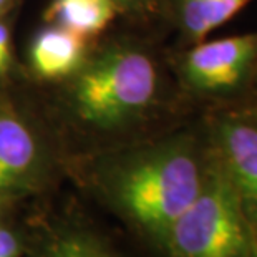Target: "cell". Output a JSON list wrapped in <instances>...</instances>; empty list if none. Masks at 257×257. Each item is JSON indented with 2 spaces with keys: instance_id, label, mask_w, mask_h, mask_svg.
Segmentation results:
<instances>
[{
  "instance_id": "obj_1",
  "label": "cell",
  "mask_w": 257,
  "mask_h": 257,
  "mask_svg": "<svg viewBox=\"0 0 257 257\" xmlns=\"http://www.w3.org/2000/svg\"><path fill=\"white\" fill-rule=\"evenodd\" d=\"M209 163L206 133H176L124 155L108 174V194L128 222L161 247L199 194Z\"/></svg>"
},
{
  "instance_id": "obj_2",
  "label": "cell",
  "mask_w": 257,
  "mask_h": 257,
  "mask_svg": "<svg viewBox=\"0 0 257 257\" xmlns=\"http://www.w3.org/2000/svg\"><path fill=\"white\" fill-rule=\"evenodd\" d=\"M161 91V72L151 53L135 45H116L78 68L73 105L83 121L113 130L146 118Z\"/></svg>"
},
{
  "instance_id": "obj_3",
  "label": "cell",
  "mask_w": 257,
  "mask_h": 257,
  "mask_svg": "<svg viewBox=\"0 0 257 257\" xmlns=\"http://www.w3.org/2000/svg\"><path fill=\"white\" fill-rule=\"evenodd\" d=\"M254 229L211 148L204 184L178 217L161 250L168 257H249Z\"/></svg>"
},
{
  "instance_id": "obj_4",
  "label": "cell",
  "mask_w": 257,
  "mask_h": 257,
  "mask_svg": "<svg viewBox=\"0 0 257 257\" xmlns=\"http://www.w3.org/2000/svg\"><path fill=\"white\" fill-rule=\"evenodd\" d=\"M178 72L184 90L198 98L226 105L247 101L257 83V30L193 43Z\"/></svg>"
},
{
  "instance_id": "obj_5",
  "label": "cell",
  "mask_w": 257,
  "mask_h": 257,
  "mask_svg": "<svg viewBox=\"0 0 257 257\" xmlns=\"http://www.w3.org/2000/svg\"><path fill=\"white\" fill-rule=\"evenodd\" d=\"M206 135L245 217L257 231V108L250 101L221 106L212 113Z\"/></svg>"
},
{
  "instance_id": "obj_6",
  "label": "cell",
  "mask_w": 257,
  "mask_h": 257,
  "mask_svg": "<svg viewBox=\"0 0 257 257\" xmlns=\"http://www.w3.org/2000/svg\"><path fill=\"white\" fill-rule=\"evenodd\" d=\"M38 143L30 128L10 113H0V194L24 188L38 168Z\"/></svg>"
},
{
  "instance_id": "obj_7",
  "label": "cell",
  "mask_w": 257,
  "mask_h": 257,
  "mask_svg": "<svg viewBox=\"0 0 257 257\" xmlns=\"http://www.w3.org/2000/svg\"><path fill=\"white\" fill-rule=\"evenodd\" d=\"M85 58V38L63 27L52 25L38 34L30 47L34 72L47 80H58L78 72Z\"/></svg>"
},
{
  "instance_id": "obj_8",
  "label": "cell",
  "mask_w": 257,
  "mask_h": 257,
  "mask_svg": "<svg viewBox=\"0 0 257 257\" xmlns=\"http://www.w3.org/2000/svg\"><path fill=\"white\" fill-rule=\"evenodd\" d=\"M176 24L188 45L198 43L242 10L250 0H171Z\"/></svg>"
},
{
  "instance_id": "obj_9",
  "label": "cell",
  "mask_w": 257,
  "mask_h": 257,
  "mask_svg": "<svg viewBox=\"0 0 257 257\" xmlns=\"http://www.w3.org/2000/svg\"><path fill=\"white\" fill-rule=\"evenodd\" d=\"M118 10L113 0H53L47 17L52 25L63 27L86 40L105 30Z\"/></svg>"
},
{
  "instance_id": "obj_10",
  "label": "cell",
  "mask_w": 257,
  "mask_h": 257,
  "mask_svg": "<svg viewBox=\"0 0 257 257\" xmlns=\"http://www.w3.org/2000/svg\"><path fill=\"white\" fill-rule=\"evenodd\" d=\"M45 257H114L100 240L85 232H65L58 236Z\"/></svg>"
},
{
  "instance_id": "obj_11",
  "label": "cell",
  "mask_w": 257,
  "mask_h": 257,
  "mask_svg": "<svg viewBox=\"0 0 257 257\" xmlns=\"http://www.w3.org/2000/svg\"><path fill=\"white\" fill-rule=\"evenodd\" d=\"M20 245L17 236L0 226V257H19Z\"/></svg>"
},
{
  "instance_id": "obj_12",
  "label": "cell",
  "mask_w": 257,
  "mask_h": 257,
  "mask_svg": "<svg viewBox=\"0 0 257 257\" xmlns=\"http://www.w3.org/2000/svg\"><path fill=\"white\" fill-rule=\"evenodd\" d=\"M10 62V30L9 27L0 22V73L9 68Z\"/></svg>"
},
{
  "instance_id": "obj_13",
  "label": "cell",
  "mask_w": 257,
  "mask_h": 257,
  "mask_svg": "<svg viewBox=\"0 0 257 257\" xmlns=\"http://www.w3.org/2000/svg\"><path fill=\"white\" fill-rule=\"evenodd\" d=\"M118 9H143L148 7L153 0H113Z\"/></svg>"
},
{
  "instance_id": "obj_14",
  "label": "cell",
  "mask_w": 257,
  "mask_h": 257,
  "mask_svg": "<svg viewBox=\"0 0 257 257\" xmlns=\"http://www.w3.org/2000/svg\"><path fill=\"white\" fill-rule=\"evenodd\" d=\"M249 257H257V231H254V242H252V249H250Z\"/></svg>"
},
{
  "instance_id": "obj_15",
  "label": "cell",
  "mask_w": 257,
  "mask_h": 257,
  "mask_svg": "<svg viewBox=\"0 0 257 257\" xmlns=\"http://www.w3.org/2000/svg\"><path fill=\"white\" fill-rule=\"evenodd\" d=\"M247 101H250L252 105L257 108V83H255V86H254V90H252V95L249 96V100Z\"/></svg>"
},
{
  "instance_id": "obj_16",
  "label": "cell",
  "mask_w": 257,
  "mask_h": 257,
  "mask_svg": "<svg viewBox=\"0 0 257 257\" xmlns=\"http://www.w3.org/2000/svg\"><path fill=\"white\" fill-rule=\"evenodd\" d=\"M9 4H10V0H0V12H2Z\"/></svg>"
}]
</instances>
